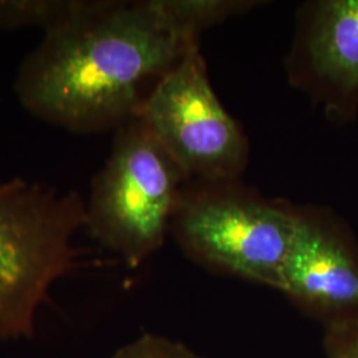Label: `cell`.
<instances>
[{"mask_svg":"<svg viewBox=\"0 0 358 358\" xmlns=\"http://www.w3.org/2000/svg\"><path fill=\"white\" fill-rule=\"evenodd\" d=\"M158 0H92L52 28L19 68V103L38 120L76 134L118 130L187 48Z\"/></svg>","mask_w":358,"mask_h":358,"instance_id":"1","label":"cell"},{"mask_svg":"<svg viewBox=\"0 0 358 358\" xmlns=\"http://www.w3.org/2000/svg\"><path fill=\"white\" fill-rule=\"evenodd\" d=\"M170 234L201 267L279 291L294 235L292 203L268 199L242 179L187 180Z\"/></svg>","mask_w":358,"mask_h":358,"instance_id":"2","label":"cell"},{"mask_svg":"<svg viewBox=\"0 0 358 358\" xmlns=\"http://www.w3.org/2000/svg\"><path fill=\"white\" fill-rule=\"evenodd\" d=\"M85 203L23 178L0 180V340L31 337L52 285L76 267Z\"/></svg>","mask_w":358,"mask_h":358,"instance_id":"3","label":"cell"},{"mask_svg":"<svg viewBox=\"0 0 358 358\" xmlns=\"http://www.w3.org/2000/svg\"><path fill=\"white\" fill-rule=\"evenodd\" d=\"M189 179L140 118L115 130L113 148L96 174L85 205V229L130 268L165 243Z\"/></svg>","mask_w":358,"mask_h":358,"instance_id":"4","label":"cell"},{"mask_svg":"<svg viewBox=\"0 0 358 358\" xmlns=\"http://www.w3.org/2000/svg\"><path fill=\"white\" fill-rule=\"evenodd\" d=\"M138 118L189 180L242 178L250 142L211 87L199 43L157 83Z\"/></svg>","mask_w":358,"mask_h":358,"instance_id":"5","label":"cell"},{"mask_svg":"<svg viewBox=\"0 0 358 358\" xmlns=\"http://www.w3.org/2000/svg\"><path fill=\"white\" fill-rule=\"evenodd\" d=\"M282 292L324 331L358 319V241L332 208L294 205Z\"/></svg>","mask_w":358,"mask_h":358,"instance_id":"6","label":"cell"},{"mask_svg":"<svg viewBox=\"0 0 358 358\" xmlns=\"http://www.w3.org/2000/svg\"><path fill=\"white\" fill-rule=\"evenodd\" d=\"M288 83L329 121L358 118V0H312L300 6L289 52Z\"/></svg>","mask_w":358,"mask_h":358,"instance_id":"7","label":"cell"},{"mask_svg":"<svg viewBox=\"0 0 358 358\" xmlns=\"http://www.w3.org/2000/svg\"><path fill=\"white\" fill-rule=\"evenodd\" d=\"M158 3L183 36L198 41L206 29L264 4L257 0H158Z\"/></svg>","mask_w":358,"mask_h":358,"instance_id":"8","label":"cell"},{"mask_svg":"<svg viewBox=\"0 0 358 358\" xmlns=\"http://www.w3.org/2000/svg\"><path fill=\"white\" fill-rule=\"evenodd\" d=\"M88 0H0V29L38 27L45 32L80 13Z\"/></svg>","mask_w":358,"mask_h":358,"instance_id":"9","label":"cell"},{"mask_svg":"<svg viewBox=\"0 0 358 358\" xmlns=\"http://www.w3.org/2000/svg\"><path fill=\"white\" fill-rule=\"evenodd\" d=\"M109 358H205L192 348L161 334L146 333L118 348Z\"/></svg>","mask_w":358,"mask_h":358,"instance_id":"10","label":"cell"},{"mask_svg":"<svg viewBox=\"0 0 358 358\" xmlns=\"http://www.w3.org/2000/svg\"><path fill=\"white\" fill-rule=\"evenodd\" d=\"M324 332L325 358H358V319Z\"/></svg>","mask_w":358,"mask_h":358,"instance_id":"11","label":"cell"}]
</instances>
